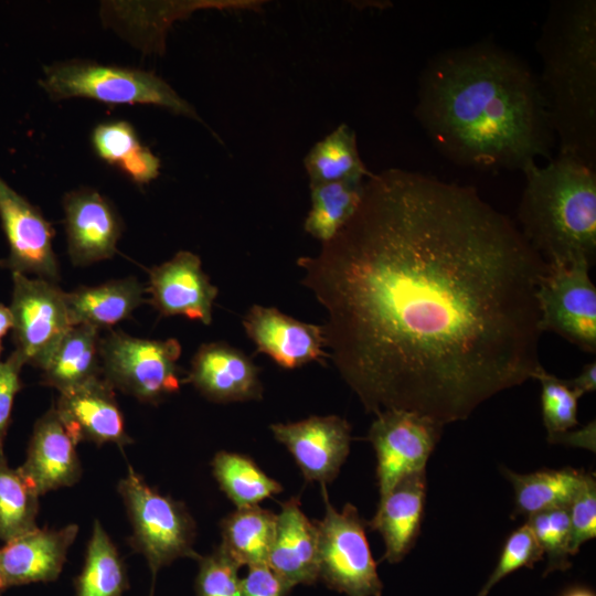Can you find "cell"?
Returning <instances> with one entry per match:
<instances>
[{
  "label": "cell",
  "mask_w": 596,
  "mask_h": 596,
  "mask_svg": "<svg viewBox=\"0 0 596 596\" xmlns=\"http://www.w3.org/2000/svg\"><path fill=\"white\" fill-rule=\"evenodd\" d=\"M297 265L326 310L328 354L368 413L464 421L541 366L547 264L471 187L373 173L353 216Z\"/></svg>",
  "instance_id": "1"
},
{
  "label": "cell",
  "mask_w": 596,
  "mask_h": 596,
  "mask_svg": "<svg viewBox=\"0 0 596 596\" xmlns=\"http://www.w3.org/2000/svg\"><path fill=\"white\" fill-rule=\"evenodd\" d=\"M415 115L443 155L476 169L523 171L556 143L538 76L491 43L433 57Z\"/></svg>",
  "instance_id": "2"
},
{
  "label": "cell",
  "mask_w": 596,
  "mask_h": 596,
  "mask_svg": "<svg viewBox=\"0 0 596 596\" xmlns=\"http://www.w3.org/2000/svg\"><path fill=\"white\" fill-rule=\"evenodd\" d=\"M538 77L560 155L596 168V1L551 4L538 39Z\"/></svg>",
  "instance_id": "3"
},
{
  "label": "cell",
  "mask_w": 596,
  "mask_h": 596,
  "mask_svg": "<svg viewBox=\"0 0 596 596\" xmlns=\"http://www.w3.org/2000/svg\"><path fill=\"white\" fill-rule=\"evenodd\" d=\"M521 233L550 266L593 264L596 254V170L557 153L522 171Z\"/></svg>",
  "instance_id": "4"
},
{
  "label": "cell",
  "mask_w": 596,
  "mask_h": 596,
  "mask_svg": "<svg viewBox=\"0 0 596 596\" xmlns=\"http://www.w3.org/2000/svg\"><path fill=\"white\" fill-rule=\"evenodd\" d=\"M41 87L51 99L92 98L107 104L155 105L203 123L195 108L151 72L70 60L43 68Z\"/></svg>",
  "instance_id": "5"
},
{
  "label": "cell",
  "mask_w": 596,
  "mask_h": 596,
  "mask_svg": "<svg viewBox=\"0 0 596 596\" xmlns=\"http://www.w3.org/2000/svg\"><path fill=\"white\" fill-rule=\"evenodd\" d=\"M118 491L132 526L129 544L143 555L152 576L178 558H199L195 523L184 503L158 492L131 467Z\"/></svg>",
  "instance_id": "6"
},
{
  "label": "cell",
  "mask_w": 596,
  "mask_h": 596,
  "mask_svg": "<svg viewBox=\"0 0 596 596\" xmlns=\"http://www.w3.org/2000/svg\"><path fill=\"white\" fill-rule=\"evenodd\" d=\"M321 491L324 515L316 522L319 579L347 596H382L383 584L366 539V522L353 504L337 510L324 486Z\"/></svg>",
  "instance_id": "7"
},
{
  "label": "cell",
  "mask_w": 596,
  "mask_h": 596,
  "mask_svg": "<svg viewBox=\"0 0 596 596\" xmlns=\"http://www.w3.org/2000/svg\"><path fill=\"white\" fill-rule=\"evenodd\" d=\"M177 339L150 340L111 331L100 339L102 376L113 387L145 403L180 390Z\"/></svg>",
  "instance_id": "8"
},
{
  "label": "cell",
  "mask_w": 596,
  "mask_h": 596,
  "mask_svg": "<svg viewBox=\"0 0 596 596\" xmlns=\"http://www.w3.org/2000/svg\"><path fill=\"white\" fill-rule=\"evenodd\" d=\"M590 264L546 266L538 288L541 331L560 334L588 353L596 352V287Z\"/></svg>",
  "instance_id": "9"
},
{
  "label": "cell",
  "mask_w": 596,
  "mask_h": 596,
  "mask_svg": "<svg viewBox=\"0 0 596 596\" xmlns=\"http://www.w3.org/2000/svg\"><path fill=\"white\" fill-rule=\"evenodd\" d=\"M12 315L15 351L24 364L41 370L72 328L65 292L43 278L12 273Z\"/></svg>",
  "instance_id": "10"
},
{
  "label": "cell",
  "mask_w": 596,
  "mask_h": 596,
  "mask_svg": "<svg viewBox=\"0 0 596 596\" xmlns=\"http://www.w3.org/2000/svg\"><path fill=\"white\" fill-rule=\"evenodd\" d=\"M375 416L368 439L376 456L382 498L406 476L425 470L444 425L427 415L404 409H386Z\"/></svg>",
  "instance_id": "11"
},
{
  "label": "cell",
  "mask_w": 596,
  "mask_h": 596,
  "mask_svg": "<svg viewBox=\"0 0 596 596\" xmlns=\"http://www.w3.org/2000/svg\"><path fill=\"white\" fill-rule=\"evenodd\" d=\"M0 220L10 254L3 265L12 273L35 274L55 281L58 265L52 247L53 228L41 211L0 175Z\"/></svg>",
  "instance_id": "12"
},
{
  "label": "cell",
  "mask_w": 596,
  "mask_h": 596,
  "mask_svg": "<svg viewBox=\"0 0 596 596\" xmlns=\"http://www.w3.org/2000/svg\"><path fill=\"white\" fill-rule=\"evenodd\" d=\"M270 430L291 454L305 479L321 486L338 476L350 453L351 427L337 415L277 423Z\"/></svg>",
  "instance_id": "13"
},
{
  "label": "cell",
  "mask_w": 596,
  "mask_h": 596,
  "mask_svg": "<svg viewBox=\"0 0 596 596\" xmlns=\"http://www.w3.org/2000/svg\"><path fill=\"white\" fill-rule=\"evenodd\" d=\"M150 302L162 316H184L212 322L217 288L203 272L201 259L188 251L178 252L170 260L149 273Z\"/></svg>",
  "instance_id": "14"
},
{
  "label": "cell",
  "mask_w": 596,
  "mask_h": 596,
  "mask_svg": "<svg viewBox=\"0 0 596 596\" xmlns=\"http://www.w3.org/2000/svg\"><path fill=\"white\" fill-rule=\"evenodd\" d=\"M243 327L257 351L270 356L284 369L321 362L324 350L322 326L294 319L274 307L254 305L243 319Z\"/></svg>",
  "instance_id": "15"
},
{
  "label": "cell",
  "mask_w": 596,
  "mask_h": 596,
  "mask_svg": "<svg viewBox=\"0 0 596 596\" xmlns=\"http://www.w3.org/2000/svg\"><path fill=\"white\" fill-rule=\"evenodd\" d=\"M67 248L73 264L88 265L113 257L121 222L111 203L94 189L68 192L64 200Z\"/></svg>",
  "instance_id": "16"
},
{
  "label": "cell",
  "mask_w": 596,
  "mask_h": 596,
  "mask_svg": "<svg viewBox=\"0 0 596 596\" xmlns=\"http://www.w3.org/2000/svg\"><path fill=\"white\" fill-rule=\"evenodd\" d=\"M55 411L76 444L111 443L123 448L132 443L126 433L114 389L103 377L60 393Z\"/></svg>",
  "instance_id": "17"
},
{
  "label": "cell",
  "mask_w": 596,
  "mask_h": 596,
  "mask_svg": "<svg viewBox=\"0 0 596 596\" xmlns=\"http://www.w3.org/2000/svg\"><path fill=\"white\" fill-rule=\"evenodd\" d=\"M185 382L215 403L259 400L263 394L257 366L242 351L224 342L199 348Z\"/></svg>",
  "instance_id": "18"
},
{
  "label": "cell",
  "mask_w": 596,
  "mask_h": 596,
  "mask_svg": "<svg viewBox=\"0 0 596 596\" xmlns=\"http://www.w3.org/2000/svg\"><path fill=\"white\" fill-rule=\"evenodd\" d=\"M76 445L55 408L36 422L26 459L19 470L39 496L78 481L82 467Z\"/></svg>",
  "instance_id": "19"
},
{
  "label": "cell",
  "mask_w": 596,
  "mask_h": 596,
  "mask_svg": "<svg viewBox=\"0 0 596 596\" xmlns=\"http://www.w3.org/2000/svg\"><path fill=\"white\" fill-rule=\"evenodd\" d=\"M78 526L39 529L11 540L0 549V574L7 585L47 583L57 579Z\"/></svg>",
  "instance_id": "20"
},
{
  "label": "cell",
  "mask_w": 596,
  "mask_h": 596,
  "mask_svg": "<svg viewBox=\"0 0 596 596\" xmlns=\"http://www.w3.org/2000/svg\"><path fill=\"white\" fill-rule=\"evenodd\" d=\"M267 565L291 589L319 581L317 525L304 513L296 497L281 503L276 514Z\"/></svg>",
  "instance_id": "21"
},
{
  "label": "cell",
  "mask_w": 596,
  "mask_h": 596,
  "mask_svg": "<svg viewBox=\"0 0 596 596\" xmlns=\"http://www.w3.org/2000/svg\"><path fill=\"white\" fill-rule=\"evenodd\" d=\"M426 471L406 476L384 497L366 525L377 531L384 542L383 558L401 562L413 549L421 532L426 499Z\"/></svg>",
  "instance_id": "22"
},
{
  "label": "cell",
  "mask_w": 596,
  "mask_h": 596,
  "mask_svg": "<svg viewBox=\"0 0 596 596\" xmlns=\"http://www.w3.org/2000/svg\"><path fill=\"white\" fill-rule=\"evenodd\" d=\"M141 284L132 277L65 292L72 326L107 328L128 318L145 301Z\"/></svg>",
  "instance_id": "23"
},
{
  "label": "cell",
  "mask_w": 596,
  "mask_h": 596,
  "mask_svg": "<svg viewBox=\"0 0 596 596\" xmlns=\"http://www.w3.org/2000/svg\"><path fill=\"white\" fill-rule=\"evenodd\" d=\"M98 329L72 326L43 370V382L60 393L102 376Z\"/></svg>",
  "instance_id": "24"
},
{
  "label": "cell",
  "mask_w": 596,
  "mask_h": 596,
  "mask_svg": "<svg viewBox=\"0 0 596 596\" xmlns=\"http://www.w3.org/2000/svg\"><path fill=\"white\" fill-rule=\"evenodd\" d=\"M514 492L513 518L558 507H567L581 489L586 471L573 467L542 469L531 473H517L501 467Z\"/></svg>",
  "instance_id": "25"
},
{
  "label": "cell",
  "mask_w": 596,
  "mask_h": 596,
  "mask_svg": "<svg viewBox=\"0 0 596 596\" xmlns=\"http://www.w3.org/2000/svg\"><path fill=\"white\" fill-rule=\"evenodd\" d=\"M276 514L259 505L236 508L221 522L223 550L240 566L267 564Z\"/></svg>",
  "instance_id": "26"
},
{
  "label": "cell",
  "mask_w": 596,
  "mask_h": 596,
  "mask_svg": "<svg viewBox=\"0 0 596 596\" xmlns=\"http://www.w3.org/2000/svg\"><path fill=\"white\" fill-rule=\"evenodd\" d=\"M304 166L310 185L368 179L373 174L360 157L354 130L345 124L316 142L306 155Z\"/></svg>",
  "instance_id": "27"
},
{
  "label": "cell",
  "mask_w": 596,
  "mask_h": 596,
  "mask_svg": "<svg viewBox=\"0 0 596 596\" xmlns=\"http://www.w3.org/2000/svg\"><path fill=\"white\" fill-rule=\"evenodd\" d=\"M366 179H345L310 185L311 209L305 231L322 243L330 241L353 216Z\"/></svg>",
  "instance_id": "28"
},
{
  "label": "cell",
  "mask_w": 596,
  "mask_h": 596,
  "mask_svg": "<svg viewBox=\"0 0 596 596\" xmlns=\"http://www.w3.org/2000/svg\"><path fill=\"white\" fill-rule=\"evenodd\" d=\"M74 585L76 596H123L129 587L125 564L98 520L94 522L85 562Z\"/></svg>",
  "instance_id": "29"
},
{
  "label": "cell",
  "mask_w": 596,
  "mask_h": 596,
  "mask_svg": "<svg viewBox=\"0 0 596 596\" xmlns=\"http://www.w3.org/2000/svg\"><path fill=\"white\" fill-rule=\"evenodd\" d=\"M212 471L221 490L236 508L258 505L283 491L281 485L264 472L249 457L219 451Z\"/></svg>",
  "instance_id": "30"
},
{
  "label": "cell",
  "mask_w": 596,
  "mask_h": 596,
  "mask_svg": "<svg viewBox=\"0 0 596 596\" xmlns=\"http://www.w3.org/2000/svg\"><path fill=\"white\" fill-rule=\"evenodd\" d=\"M39 494L0 453V540L4 543L35 530Z\"/></svg>",
  "instance_id": "31"
},
{
  "label": "cell",
  "mask_w": 596,
  "mask_h": 596,
  "mask_svg": "<svg viewBox=\"0 0 596 596\" xmlns=\"http://www.w3.org/2000/svg\"><path fill=\"white\" fill-rule=\"evenodd\" d=\"M533 379L541 384L542 419L547 432V440L552 441L578 424L579 396L570 387L566 380L546 372L542 365Z\"/></svg>",
  "instance_id": "32"
},
{
  "label": "cell",
  "mask_w": 596,
  "mask_h": 596,
  "mask_svg": "<svg viewBox=\"0 0 596 596\" xmlns=\"http://www.w3.org/2000/svg\"><path fill=\"white\" fill-rule=\"evenodd\" d=\"M526 523L546 557L544 575L571 567L568 505L532 514Z\"/></svg>",
  "instance_id": "33"
},
{
  "label": "cell",
  "mask_w": 596,
  "mask_h": 596,
  "mask_svg": "<svg viewBox=\"0 0 596 596\" xmlns=\"http://www.w3.org/2000/svg\"><path fill=\"white\" fill-rule=\"evenodd\" d=\"M543 557V551L525 522L507 538L496 568L477 596H488L492 587L507 575L522 567H533Z\"/></svg>",
  "instance_id": "34"
},
{
  "label": "cell",
  "mask_w": 596,
  "mask_h": 596,
  "mask_svg": "<svg viewBox=\"0 0 596 596\" xmlns=\"http://www.w3.org/2000/svg\"><path fill=\"white\" fill-rule=\"evenodd\" d=\"M196 596H241V567L219 545L211 554L199 556Z\"/></svg>",
  "instance_id": "35"
},
{
  "label": "cell",
  "mask_w": 596,
  "mask_h": 596,
  "mask_svg": "<svg viewBox=\"0 0 596 596\" xmlns=\"http://www.w3.org/2000/svg\"><path fill=\"white\" fill-rule=\"evenodd\" d=\"M570 553L574 556L581 546L596 536V479L594 472H586L585 480L568 504Z\"/></svg>",
  "instance_id": "36"
},
{
  "label": "cell",
  "mask_w": 596,
  "mask_h": 596,
  "mask_svg": "<svg viewBox=\"0 0 596 596\" xmlns=\"http://www.w3.org/2000/svg\"><path fill=\"white\" fill-rule=\"evenodd\" d=\"M92 142L99 158L117 167L141 146L135 128L124 120L96 126L92 134Z\"/></svg>",
  "instance_id": "37"
},
{
  "label": "cell",
  "mask_w": 596,
  "mask_h": 596,
  "mask_svg": "<svg viewBox=\"0 0 596 596\" xmlns=\"http://www.w3.org/2000/svg\"><path fill=\"white\" fill-rule=\"evenodd\" d=\"M23 364L17 351L4 362H0V453L10 423L13 401L21 389L20 371Z\"/></svg>",
  "instance_id": "38"
},
{
  "label": "cell",
  "mask_w": 596,
  "mask_h": 596,
  "mask_svg": "<svg viewBox=\"0 0 596 596\" xmlns=\"http://www.w3.org/2000/svg\"><path fill=\"white\" fill-rule=\"evenodd\" d=\"M290 590L267 564L248 566L241 578V596H287Z\"/></svg>",
  "instance_id": "39"
},
{
  "label": "cell",
  "mask_w": 596,
  "mask_h": 596,
  "mask_svg": "<svg viewBox=\"0 0 596 596\" xmlns=\"http://www.w3.org/2000/svg\"><path fill=\"white\" fill-rule=\"evenodd\" d=\"M118 168L134 182L146 184L158 177L160 160L147 147L141 145Z\"/></svg>",
  "instance_id": "40"
},
{
  "label": "cell",
  "mask_w": 596,
  "mask_h": 596,
  "mask_svg": "<svg viewBox=\"0 0 596 596\" xmlns=\"http://www.w3.org/2000/svg\"><path fill=\"white\" fill-rule=\"evenodd\" d=\"M552 443H563L586 447L595 451V422H590L584 428L576 432H566L555 437Z\"/></svg>",
  "instance_id": "41"
},
{
  "label": "cell",
  "mask_w": 596,
  "mask_h": 596,
  "mask_svg": "<svg viewBox=\"0 0 596 596\" xmlns=\"http://www.w3.org/2000/svg\"><path fill=\"white\" fill-rule=\"evenodd\" d=\"M566 382L579 397L594 392L596 389V362L585 364L576 377L566 380Z\"/></svg>",
  "instance_id": "42"
},
{
  "label": "cell",
  "mask_w": 596,
  "mask_h": 596,
  "mask_svg": "<svg viewBox=\"0 0 596 596\" xmlns=\"http://www.w3.org/2000/svg\"><path fill=\"white\" fill-rule=\"evenodd\" d=\"M13 320L10 308L0 305V339L12 328Z\"/></svg>",
  "instance_id": "43"
},
{
  "label": "cell",
  "mask_w": 596,
  "mask_h": 596,
  "mask_svg": "<svg viewBox=\"0 0 596 596\" xmlns=\"http://www.w3.org/2000/svg\"><path fill=\"white\" fill-rule=\"evenodd\" d=\"M563 596H595V594L584 587H574L563 594Z\"/></svg>",
  "instance_id": "44"
},
{
  "label": "cell",
  "mask_w": 596,
  "mask_h": 596,
  "mask_svg": "<svg viewBox=\"0 0 596 596\" xmlns=\"http://www.w3.org/2000/svg\"><path fill=\"white\" fill-rule=\"evenodd\" d=\"M7 588V585L0 574V592L4 590Z\"/></svg>",
  "instance_id": "45"
},
{
  "label": "cell",
  "mask_w": 596,
  "mask_h": 596,
  "mask_svg": "<svg viewBox=\"0 0 596 596\" xmlns=\"http://www.w3.org/2000/svg\"><path fill=\"white\" fill-rule=\"evenodd\" d=\"M0 352H1V344H0Z\"/></svg>",
  "instance_id": "46"
}]
</instances>
